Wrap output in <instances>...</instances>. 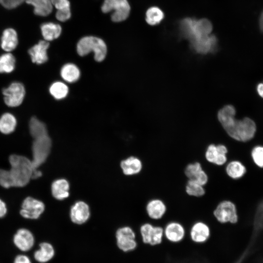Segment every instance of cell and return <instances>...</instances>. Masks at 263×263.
I'll list each match as a JSON object with an SVG mask.
<instances>
[{"label": "cell", "instance_id": "17", "mask_svg": "<svg viewBox=\"0 0 263 263\" xmlns=\"http://www.w3.org/2000/svg\"><path fill=\"white\" fill-rule=\"evenodd\" d=\"M49 45V42L46 40H40L28 50L33 63L41 64L47 61V50Z\"/></svg>", "mask_w": 263, "mask_h": 263}, {"label": "cell", "instance_id": "5", "mask_svg": "<svg viewBox=\"0 0 263 263\" xmlns=\"http://www.w3.org/2000/svg\"><path fill=\"white\" fill-rule=\"evenodd\" d=\"M77 52L80 56L87 55L91 52H94V59L98 62L105 58L107 54V46L101 38L87 36L81 38L77 44Z\"/></svg>", "mask_w": 263, "mask_h": 263}, {"label": "cell", "instance_id": "19", "mask_svg": "<svg viewBox=\"0 0 263 263\" xmlns=\"http://www.w3.org/2000/svg\"><path fill=\"white\" fill-rule=\"evenodd\" d=\"M18 44V35L13 28H7L2 33L1 39V47L6 52L14 50Z\"/></svg>", "mask_w": 263, "mask_h": 263}, {"label": "cell", "instance_id": "10", "mask_svg": "<svg viewBox=\"0 0 263 263\" xmlns=\"http://www.w3.org/2000/svg\"><path fill=\"white\" fill-rule=\"evenodd\" d=\"M135 238V232L129 226L121 227L116 232L117 245L125 252L132 251L136 248L137 243Z\"/></svg>", "mask_w": 263, "mask_h": 263}, {"label": "cell", "instance_id": "8", "mask_svg": "<svg viewBox=\"0 0 263 263\" xmlns=\"http://www.w3.org/2000/svg\"><path fill=\"white\" fill-rule=\"evenodd\" d=\"M140 232L144 244L152 246L160 245L163 242L164 228L149 223L143 224Z\"/></svg>", "mask_w": 263, "mask_h": 263}, {"label": "cell", "instance_id": "32", "mask_svg": "<svg viewBox=\"0 0 263 263\" xmlns=\"http://www.w3.org/2000/svg\"><path fill=\"white\" fill-rule=\"evenodd\" d=\"M163 11L157 7H151L148 9L146 13V20L150 25L159 24L164 19Z\"/></svg>", "mask_w": 263, "mask_h": 263}, {"label": "cell", "instance_id": "24", "mask_svg": "<svg viewBox=\"0 0 263 263\" xmlns=\"http://www.w3.org/2000/svg\"><path fill=\"white\" fill-rule=\"evenodd\" d=\"M53 6L57 9L56 18L61 22L69 19L71 17L70 2L68 0H51Z\"/></svg>", "mask_w": 263, "mask_h": 263}, {"label": "cell", "instance_id": "14", "mask_svg": "<svg viewBox=\"0 0 263 263\" xmlns=\"http://www.w3.org/2000/svg\"><path fill=\"white\" fill-rule=\"evenodd\" d=\"M20 215L25 218L38 219L44 210L43 202L31 197L26 198L23 201Z\"/></svg>", "mask_w": 263, "mask_h": 263}, {"label": "cell", "instance_id": "36", "mask_svg": "<svg viewBox=\"0 0 263 263\" xmlns=\"http://www.w3.org/2000/svg\"><path fill=\"white\" fill-rule=\"evenodd\" d=\"M25 0H0V4L8 9L16 8Z\"/></svg>", "mask_w": 263, "mask_h": 263}, {"label": "cell", "instance_id": "12", "mask_svg": "<svg viewBox=\"0 0 263 263\" xmlns=\"http://www.w3.org/2000/svg\"><path fill=\"white\" fill-rule=\"evenodd\" d=\"M227 149L225 145L211 144L207 147L205 153V157L208 163L221 166L225 164L227 161Z\"/></svg>", "mask_w": 263, "mask_h": 263}, {"label": "cell", "instance_id": "23", "mask_svg": "<svg viewBox=\"0 0 263 263\" xmlns=\"http://www.w3.org/2000/svg\"><path fill=\"white\" fill-rule=\"evenodd\" d=\"M27 3L34 7V13L40 16H47L52 11L51 0H25Z\"/></svg>", "mask_w": 263, "mask_h": 263}, {"label": "cell", "instance_id": "25", "mask_svg": "<svg viewBox=\"0 0 263 263\" xmlns=\"http://www.w3.org/2000/svg\"><path fill=\"white\" fill-rule=\"evenodd\" d=\"M41 31L44 39L47 41L58 38L61 32V27L58 24L45 23L41 26Z\"/></svg>", "mask_w": 263, "mask_h": 263}, {"label": "cell", "instance_id": "39", "mask_svg": "<svg viewBox=\"0 0 263 263\" xmlns=\"http://www.w3.org/2000/svg\"><path fill=\"white\" fill-rule=\"evenodd\" d=\"M257 91L260 96L263 98V83H260L257 85Z\"/></svg>", "mask_w": 263, "mask_h": 263}, {"label": "cell", "instance_id": "11", "mask_svg": "<svg viewBox=\"0 0 263 263\" xmlns=\"http://www.w3.org/2000/svg\"><path fill=\"white\" fill-rule=\"evenodd\" d=\"M211 235L209 226L203 221H197L191 226L189 236L191 241L196 244H206Z\"/></svg>", "mask_w": 263, "mask_h": 263}, {"label": "cell", "instance_id": "20", "mask_svg": "<svg viewBox=\"0 0 263 263\" xmlns=\"http://www.w3.org/2000/svg\"><path fill=\"white\" fill-rule=\"evenodd\" d=\"M55 251L53 246L47 242L39 244V248L34 254L35 259L40 263H46L50 261L55 256Z\"/></svg>", "mask_w": 263, "mask_h": 263}, {"label": "cell", "instance_id": "2", "mask_svg": "<svg viewBox=\"0 0 263 263\" xmlns=\"http://www.w3.org/2000/svg\"><path fill=\"white\" fill-rule=\"evenodd\" d=\"M236 110L231 105L220 109L218 119L227 134L233 139L246 142L253 138L256 131L255 122L249 117L238 120L235 118Z\"/></svg>", "mask_w": 263, "mask_h": 263}, {"label": "cell", "instance_id": "38", "mask_svg": "<svg viewBox=\"0 0 263 263\" xmlns=\"http://www.w3.org/2000/svg\"><path fill=\"white\" fill-rule=\"evenodd\" d=\"M7 212L5 204L0 199V218L5 216Z\"/></svg>", "mask_w": 263, "mask_h": 263}, {"label": "cell", "instance_id": "29", "mask_svg": "<svg viewBox=\"0 0 263 263\" xmlns=\"http://www.w3.org/2000/svg\"><path fill=\"white\" fill-rule=\"evenodd\" d=\"M62 78L67 82H74L77 80L80 76V71L76 66L68 63L63 66L60 72Z\"/></svg>", "mask_w": 263, "mask_h": 263}, {"label": "cell", "instance_id": "40", "mask_svg": "<svg viewBox=\"0 0 263 263\" xmlns=\"http://www.w3.org/2000/svg\"><path fill=\"white\" fill-rule=\"evenodd\" d=\"M260 25L261 30L263 31V13L262 14L260 20Z\"/></svg>", "mask_w": 263, "mask_h": 263}, {"label": "cell", "instance_id": "35", "mask_svg": "<svg viewBox=\"0 0 263 263\" xmlns=\"http://www.w3.org/2000/svg\"><path fill=\"white\" fill-rule=\"evenodd\" d=\"M251 156L254 163L259 167H263V147L257 146L253 148Z\"/></svg>", "mask_w": 263, "mask_h": 263}, {"label": "cell", "instance_id": "13", "mask_svg": "<svg viewBox=\"0 0 263 263\" xmlns=\"http://www.w3.org/2000/svg\"><path fill=\"white\" fill-rule=\"evenodd\" d=\"M163 228L164 238L169 243L173 244H179L183 242L186 237V229L179 222H169Z\"/></svg>", "mask_w": 263, "mask_h": 263}, {"label": "cell", "instance_id": "3", "mask_svg": "<svg viewBox=\"0 0 263 263\" xmlns=\"http://www.w3.org/2000/svg\"><path fill=\"white\" fill-rule=\"evenodd\" d=\"M9 161V170L0 169V186L7 188L26 186L32 179L33 172L31 161L16 154L10 155Z\"/></svg>", "mask_w": 263, "mask_h": 263}, {"label": "cell", "instance_id": "1", "mask_svg": "<svg viewBox=\"0 0 263 263\" xmlns=\"http://www.w3.org/2000/svg\"><path fill=\"white\" fill-rule=\"evenodd\" d=\"M180 27L183 35L189 40L197 53L205 54L214 50L217 40L210 35L212 26L208 19L186 18L182 21Z\"/></svg>", "mask_w": 263, "mask_h": 263}, {"label": "cell", "instance_id": "26", "mask_svg": "<svg viewBox=\"0 0 263 263\" xmlns=\"http://www.w3.org/2000/svg\"><path fill=\"white\" fill-rule=\"evenodd\" d=\"M225 171L230 178L238 179L244 175L246 172V169L240 161L233 160L227 164Z\"/></svg>", "mask_w": 263, "mask_h": 263}, {"label": "cell", "instance_id": "31", "mask_svg": "<svg viewBox=\"0 0 263 263\" xmlns=\"http://www.w3.org/2000/svg\"><path fill=\"white\" fill-rule=\"evenodd\" d=\"M16 59L14 56L7 53L0 56V73H9L15 67Z\"/></svg>", "mask_w": 263, "mask_h": 263}, {"label": "cell", "instance_id": "30", "mask_svg": "<svg viewBox=\"0 0 263 263\" xmlns=\"http://www.w3.org/2000/svg\"><path fill=\"white\" fill-rule=\"evenodd\" d=\"M185 191L188 195L197 198L202 197L206 193L204 186L193 179H188L185 186Z\"/></svg>", "mask_w": 263, "mask_h": 263}, {"label": "cell", "instance_id": "9", "mask_svg": "<svg viewBox=\"0 0 263 263\" xmlns=\"http://www.w3.org/2000/svg\"><path fill=\"white\" fill-rule=\"evenodd\" d=\"M5 103L9 107H15L22 102L25 90L23 85L19 82L12 83L7 88L2 90Z\"/></svg>", "mask_w": 263, "mask_h": 263}, {"label": "cell", "instance_id": "15", "mask_svg": "<svg viewBox=\"0 0 263 263\" xmlns=\"http://www.w3.org/2000/svg\"><path fill=\"white\" fill-rule=\"evenodd\" d=\"M33 234L28 229L21 228L15 234L13 242L16 246L22 251L30 250L34 244Z\"/></svg>", "mask_w": 263, "mask_h": 263}, {"label": "cell", "instance_id": "21", "mask_svg": "<svg viewBox=\"0 0 263 263\" xmlns=\"http://www.w3.org/2000/svg\"><path fill=\"white\" fill-rule=\"evenodd\" d=\"M69 183L64 179L55 180L51 186L53 196L59 200H62L69 196Z\"/></svg>", "mask_w": 263, "mask_h": 263}, {"label": "cell", "instance_id": "34", "mask_svg": "<svg viewBox=\"0 0 263 263\" xmlns=\"http://www.w3.org/2000/svg\"><path fill=\"white\" fill-rule=\"evenodd\" d=\"M201 164L199 162H194L187 165L184 173L188 179H195L203 170Z\"/></svg>", "mask_w": 263, "mask_h": 263}, {"label": "cell", "instance_id": "33", "mask_svg": "<svg viewBox=\"0 0 263 263\" xmlns=\"http://www.w3.org/2000/svg\"><path fill=\"white\" fill-rule=\"evenodd\" d=\"M49 91L55 98L61 99L66 96L68 93V88L62 82H56L51 85Z\"/></svg>", "mask_w": 263, "mask_h": 263}, {"label": "cell", "instance_id": "27", "mask_svg": "<svg viewBox=\"0 0 263 263\" xmlns=\"http://www.w3.org/2000/svg\"><path fill=\"white\" fill-rule=\"evenodd\" d=\"M17 125L15 117L10 113H5L0 117V132L9 134L15 130Z\"/></svg>", "mask_w": 263, "mask_h": 263}, {"label": "cell", "instance_id": "6", "mask_svg": "<svg viewBox=\"0 0 263 263\" xmlns=\"http://www.w3.org/2000/svg\"><path fill=\"white\" fill-rule=\"evenodd\" d=\"M130 9L127 0H105L101 6L103 13L113 11L111 19L114 22L125 20L129 15Z\"/></svg>", "mask_w": 263, "mask_h": 263}, {"label": "cell", "instance_id": "16", "mask_svg": "<svg viewBox=\"0 0 263 263\" xmlns=\"http://www.w3.org/2000/svg\"><path fill=\"white\" fill-rule=\"evenodd\" d=\"M90 215L88 205L82 201L76 202L71 207L70 217L75 224L81 225L85 223Z\"/></svg>", "mask_w": 263, "mask_h": 263}, {"label": "cell", "instance_id": "22", "mask_svg": "<svg viewBox=\"0 0 263 263\" xmlns=\"http://www.w3.org/2000/svg\"><path fill=\"white\" fill-rule=\"evenodd\" d=\"M121 167L125 174L132 175L138 174L141 171L142 163L139 158L131 156L121 162Z\"/></svg>", "mask_w": 263, "mask_h": 263}, {"label": "cell", "instance_id": "18", "mask_svg": "<svg viewBox=\"0 0 263 263\" xmlns=\"http://www.w3.org/2000/svg\"><path fill=\"white\" fill-rule=\"evenodd\" d=\"M149 217L153 220L161 219L166 214L167 207L164 202L160 199L154 198L149 201L146 207Z\"/></svg>", "mask_w": 263, "mask_h": 263}, {"label": "cell", "instance_id": "28", "mask_svg": "<svg viewBox=\"0 0 263 263\" xmlns=\"http://www.w3.org/2000/svg\"><path fill=\"white\" fill-rule=\"evenodd\" d=\"M29 130L34 139L48 135L46 125L36 117L30 119Z\"/></svg>", "mask_w": 263, "mask_h": 263}, {"label": "cell", "instance_id": "7", "mask_svg": "<svg viewBox=\"0 0 263 263\" xmlns=\"http://www.w3.org/2000/svg\"><path fill=\"white\" fill-rule=\"evenodd\" d=\"M213 214L216 220L221 224H235L238 219L236 206L229 200L220 202L214 209Z\"/></svg>", "mask_w": 263, "mask_h": 263}, {"label": "cell", "instance_id": "37", "mask_svg": "<svg viewBox=\"0 0 263 263\" xmlns=\"http://www.w3.org/2000/svg\"><path fill=\"white\" fill-rule=\"evenodd\" d=\"M14 263H32L29 258L24 255H19L16 257Z\"/></svg>", "mask_w": 263, "mask_h": 263}, {"label": "cell", "instance_id": "4", "mask_svg": "<svg viewBox=\"0 0 263 263\" xmlns=\"http://www.w3.org/2000/svg\"><path fill=\"white\" fill-rule=\"evenodd\" d=\"M51 140L48 135L34 139L32 145L33 159L31 160L33 169L32 179L41 176V172L37 169L46 160L51 150Z\"/></svg>", "mask_w": 263, "mask_h": 263}]
</instances>
